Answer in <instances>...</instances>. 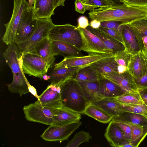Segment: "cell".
I'll list each match as a JSON object with an SVG mask.
<instances>
[{"label": "cell", "instance_id": "obj_19", "mask_svg": "<svg viewBox=\"0 0 147 147\" xmlns=\"http://www.w3.org/2000/svg\"><path fill=\"white\" fill-rule=\"evenodd\" d=\"M81 118L80 113L62 106L57 109L52 125L62 126L78 122Z\"/></svg>", "mask_w": 147, "mask_h": 147}, {"label": "cell", "instance_id": "obj_39", "mask_svg": "<svg viewBox=\"0 0 147 147\" xmlns=\"http://www.w3.org/2000/svg\"><path fill=\"white\" fill-rule=\"evenodd\" d=\"M123 3L126 5L147 9V0H128Z\"/></svg>", "mask_w": 147, "mask_h": 147}, {"label": "cell", "instance_id": "obj_29", "mask_svg": "<svg viewBox=\"0 0 147 147\" xmlns=\"http://www.w3.org/2000/svg\"><path fill=\"white\" fill-rule=\"evenodd\" d=\"M100 76L90 65L83 67L77 71L74 78L78 82L98 80Z\"/></svg>", "mask_w": 147, "mask_h": 147}, {"label": "cell", "instance_id": "obj_40", "mask_svg": "<svg viewBox=\"0 0 147 147\" xmlns=\"http://www.w3.org/2000/svg\"><path fill=\"white\" fill-rule=\"evenodd\" d=\"M122 23L116 21H105L101 22L100 27L113 29L119 32L120 26Z\"/></svg>", "mask_w": 147, "mask_h": 147}, {"label": "cell", "instance_id": "obj_24", "mask_svg": "<svg viewBox=\"0 0 147 147\" xmlns=\"http://www.w3.org/2000/svg\"><path fill=\"white\" fill-rule=\"evenodd\" d=\"M86 28L98 37L105 46L112 51L113 55L119 52L125 50L123 43L98 29L93 28L90 26Z\"/></svg>", "mask_w": 147, "mask_h": 147}, {"label": "cell", "instance_id": "obj_51", "mask_svg": "<svg viewBox=\"0 0 147 147\" xmlns=\"http://www.w3.org/2000/svg\"><path fill=\"white\" fill-rule=\"evenodd\" d=\"M43 78L45 80H48V76H47L46 74H45L43 76Z\"/></svg>", "mask_w": 147, "mask_h": 147}, {"label": "cell", "instance_id": "obj_10", "mask_svg": "<svg viewBox=\"0 0 147 147\" xmlns=\"http://www.w3.org/2000/svg\"><path fill=\"white\" fill-rule=\"evenodd\" d=\"M37 18L32 8L29 7L25 11L18 26L14 42L17 44L28 40L33 33Z\"/></svg>", "mask_w": 147, "mask_h": 147}, {"label": "cell", "instance_id": "obj_14", "mask_svg": "<svg viewBox=\"0 0 147 147\" xmlns=\"http://www.w3.org/2000/svg\"><path fill=\"white\" fill-rule=\"evenodd\" d=\"M119 32L126 51L133 56L141 52L137 37L133 28L129 24H121L119 26Z\"/></svg>", "mask_w": 147, "mask_h": 147}, {"label": "cell", "instance_id": "obj_5", "mask_svg": "<svg viewBox=\"0 0 147 147\" xmlns=\"http://www.w3.org/2000/svg\"><path fill=\"white\" fill-rule=\"evenodd\" d=\"M49 37L52 41L64 42L82 51V42L80 32L76 26L72 25H55L50 31Z\"/></svg>", "mask_w": 147, "mask_h": 147}, {"label": "cell", "instance_id": "obj_16", "mask_svg": "<svg viewBox=\"0 0 147 147\" xmlns=\"http://www.w3.org/2000/svg\"><path fill=\"white\" fill-rule=\"evenodd\" d=\"M83 67H54L48 76L51 84L61 86L67 81L74 78L78 71Z\"/></svg>", "mask_w": 147, "mask_h": 147}, {"label": "cell", "instance_id": "obj_32", "mask_svg": "<svg viewBox=\"0 0 147 147\" xmlns=\"http://www.w3.org/2000/svg\"><path fill=\"white\" fill-rule=\"evenodd\" d=\"M113 99L120 103L125 104H141L143 102L139 93L126 92Z\"/></svg>", "mask_w": 147, "mask_h": 147}, {"label": "cell", "instance_id": "obj_43", "mask_svg": "<svg viewBox=\"0 0 147 147\" xmlns=\"http://www.w3.org/2000/svg\"><path fill=\"white\" fill-rule=\"evenodd\" d=\"M134 80L138 88L147 87V73L142 78Z\"/></svg>", "mask_w": 147, "mask_h": 147}, {"label": "cell", "instance_id": "obj_46", "mask_svg": "<svg viewBox=\"0 0 147 147\" xmlns=\"http://www.w3.org/2000/svg\"><path fill=\"white\" fill-rule=\"evenodd\" d=\"M91 27L95 29H98L101 26V22L96 20H91L89 25Z\"/></svg>", "mask_w": 147, "mask_h": 147}, {"label": "cell", "instance_id": "obj_13", "mask_svg": "<svg viewBox=\"0 0 147 147\" xmlns=\"http://www.w3.org/2000/svg\"><path fill=\"white\" fill-rule=\"evenodd\" d=\"M113 56V55L109 54L90 53L86 56L64 58L60 62L55 64L54 67H84L101 59Z\"/></svg>", "mask_w": 147, "mask_h": 147}, {"label": "cell", "instance_id": "obj_1", "mask_svg": "<svg viewBox=\"0 0 147 147\" xmlns=\"http://www.w3.org/2000/svg\"><path fill=\"white\" fill-rule=\"evenodd\" d=\"M91 20L95 19L100 22L114 21L130 24L147 19V9L126 5L124 3L101 7L90 11L88 13Z\"/></svg>", "mask_w": 147, "mask_h": 147}, {"label": "cell", "instance_id": "obj_36", "mask_svg": "<svg viewBox=\"0 0 147 147\" xmlns=\"http://www.w3.org/2000/svg\"><path fill=\"white\" fill-rule=\"evenodd\" d=\"M113 55L115 60L118 65L127 68L131 55L125 50L119 52Z\"/></svg>", "mask_w": 147, "mask_h": 147}, {"label": "cell", "instance_id": "obj_28", "mask_svg": "<svg viewBox=\"0 0 147 147\" xmlns=\"http://www.w3.org/2000/svg\"><path fill=\"white\" fill-rule=\"evenodd\" d=\"M83 113L103 123H109L113 117L103 109L93 104L88 105Z\"/></svg>", "mask_w": 147, "mask_h": 147}, {"label": "cell", "instance_id": "obj_34", "mask_svg": "<svg viewBox=\"0 0 147 147\" xmlns=\"http://www.w3.org/2000/svg\"><path fill=\"white\" fill-rule=\"evenodd\" d=\"M82 1L86 10L90 11L98 8L108 6L115 4L113 0H83Z\"/></svg>", "mask_w": 147, "mask_h": 147}, {"label": "cell", "instance_id": "obj_37", "mask_svg": "<svg viewBox=\"0 0 147 147\" xmlns=\"http://www.w3.org/2000/svg\"><path fill=\"white\" fill-rule=\"evenodd\" d=\"M98 29L123 44V40L119 32L113 29L102 27H100Z\"/></svg>", "mask_w": 147, "mask_h": 147}, {"label": "cell", "instance_id": "obj_6", "mask_svg": "<svg viewBox=\"0 0 147 147\" xmlns=\"http://www.w3.org/2000/svg\"><path fill=\"white\" fill-rule=\"evenodd\" d=\"M29 7L26 0H13L11 17L9 22L4 24L5 31L2 38L3 41L8 45L14 42L17 28L22 16Z\"/></svg>", "mask_w": 147, "mask_h": 147}, {"label": "cell", "instance_id": "obj_3", "mask_svg": "<svg viewBox=\"0 0 147 147\" xmlns=\"http://www.w3.org/2000/svg\"><path fill=\"white\" fill-rule=\"evenodd\" d=\"M63 107L80 113H83L89 104L78 82L69 79L61 86Z\"/></svg>", "mask_w": 147, "mask_h": 147}, {"label": "cell", "instance_id": "obj_12", "mask_svg": "<svg viewBox=\"0 0 147 147\" xmlns=\"http://www.w3.org/2000/svg\"><path fill=\"white\" fill-rule=\"evenodd\" d=\"M34 103L47 107L58 109L62 107L61 86L50 84Z\"/></svg>", "mask_w": 147, "mask_h": 147}, {"label": "cell", "instance_id": "obj_47", "mask_svg": "<svg viewBox=\"0 0 147 147\" xmlns=\"http://www.w3.org/2000/svg\"><path fill=\"white\" fill-rule=\"evenodd\" d=\"M54 2L55 8L59 6H65L63 0H54Z\"/></svg>", "mask_w": 147, "mask_h": 147}, {"label": "cell", "instance_id": "obj_33", "mask_svg": "<svg viewBox=\"0 0 147 147\" xmlns=\"http://www.w3.org/2000/svg\"><path fill=\"white\" fill-rule=\"evenodd\" d=\"M92 137L88 132L81 131L76 133L74 137L69 141L66 147H78L81 144L89 142Z\"/></svg>", "mask_w": 147, "mask_h": 147}, {"label": "cell", "instance_id": "obj_45", "mask_svg": "<svg viewBox=\"0 0 147 147\" xmlns=\"http://www.w3.org/2000/svg\"><path fill=\"white\" fill-rule=\"evenodd\" d=\"M25 78L28 86L29 92L31 93L35 97L37 98V99H38L39 96L37 94V91L36 89L34 86L31 85L30 84L25 76Z\"/></svg>", "mask_w": 147, "mask_h": 147}, {"label": "cell", "instance_id": "obj_48", "mask_svg": "<svg viewBox=\"0 0 147 147\" xmlns=\"http://www.w3.org/2000/svg\"><path fill=\"white\" fill-rule=\"evenodd\" d=\"M143 47L144 50L142 52H143L147 49V36H144L142 38Z\"/></svg>", "mask_w": 147, "mask_h": 147}, {"label": "cell", "instance_id": "obj_11", "mask_svg": "<svg viewBox=\"0 0 147 147\" xmlns=\"http://www.w3.org/2000/svg\"><path fill=\"white\" fill-rule=\"evenodd\" d=\"M82 124L79 121L62 126L50 125L41 137L47 141H62L67 140L70 136Z\"/></svg>", "mask_w": 147, "mask_h": 147}, {"label": "cell", "instance_id": "obj_44", "mask_svg": "<svg viewBox=\"0 0 147 147\" xmlns=\"http://www.w3.org/2000/svg\"><path fill=\"white\" fill-rule=\"evenodd\" d=\"M138 92L143 103L147 106V87L138 88Z\"/></svg>", "mask_w": 147, "mask_h": 147}, {"label": "cell", "instance_id": "obj_17", "mask_svg": "<svg viewBox=\"0 0 147 147\" xmlns=\"http://www.w3.org/2000/svg\"><path fill=\"white\" fill-rule=\"evenodd\" d=\"M99 93L103 98H113L127 92L120 86L112 81L100 76Z\"/></svg>", "mask_w": 147, "mask_h": 147}, {"label": "cell", "instance_id": "obj_38", "mask_svg": "<svg viewBox=\"0 0 147 147\" xmlns=\"http://www.w3.org/2000/svg\"><path fill=\"white\" fill-rule=\"evenodd\" d=\"M113 122L120 128L123 132L125 140L130 142L131 137V130L130 125L123 123Z\"/></svg>", "mask_w": 147, "mask_h": 147}, {"label": "cell", "instance_id": "obj_21", "mask_svg": "<svg viewBox=\"0 0 147 147\" xmlns=\"http://www.w3.org/2000/svg\"><path fill=\"white\" fill-rule=\"evenodd\" d=\"M53 55H60L64 58L83 56L81 51L72 45L59 40L52 41Z\"/></svg>", "mask_w": 147, "mask_h": 147}, {"label": "cell", "instance_id": "obj_30", "mask_svg": "<svg viewBox=\"0 0 147 147\" xmlns=\"http://www.w3.org/2000/svg\"><path fill=\"white\" fill-rule=\"evenodd\" d=\"M131 130L130 143L133 147H138L147 136V126L129 124Z\"/></svg>", "mask_w": 147, "mask_h": 147}, {"label": "cell", "instance_id": "obj_15", "mask_svg": "<svg viewBox=\"0 0 147 147\" xmlns=\"http://www.w3.org/2000/svg\"><path fill=\"white\" fill-rule=\"evenodd\" d=\"M117 84L127 92L138 93V88L133 76L128 69L119 74L113 72L102 76Z\"/></svg>", "mask_w": 147, "mask_h": 147}, {"label": "cell", "instance_id": "obj_54", "mask_svg": "<svg viewBox=\"0 0 147 147\" xmlns=\"http://www.w3.org/2000/svg\"><path fill=\"white\" fill-rule=\"evenodd\" d=\"M65 0H63V2L64 3H65Z\"/></svg>", "mask_w": 147, "mask_h": 147}, {"label": "cell", "instance_id": "obj_8", "mask_svg": "<svg viewBox=\"0 0 147 147\" xmlns=\"http://www.w3.org/2000/svg\"><path fill=\"white\" fill-rule=\"evenodd\" d=\"M56 109L42 107L35 103L24 106L23 108L27 120L49 125L53 123Z\"/></svg>", "mask_w": 147, "mask_h": 147}, {"label": "cell", "instance_id": "obj_27", "mask_svg": "<svg viewBox=\"0 0 147 147\" xmlns=\"http://www.w3.org/2000/svg\"><path fill=\"white\" fill-rule=\"evenodd\" d=\"M97 71L100 76L113 72L118 73L119 65L113 56L104 58L90 65Z\"/></svg>", "mask_w": 147, "mask_h": 147}, {"label": "cell", "instance_id": "obj_18", "mask_svg": "<svg viewBox=\"0 0 147 147\" xmlns=\"http://www.w3.org/2000/svg\"><path fill=\"white\" fill-rule=\"evenodd\" d=\"M127 68L134 79L142 78L147 73V57L142 52L132 55Z\"/></svg>", "mask_w": 147, "mask_h": 147}, {"label": "cell", "instance_id": "obj_9", "mask_svg": "<svg viewBox=\"0 0 147 147\" xmlns=\"http://www.w3.org/2000/svg\"><path fill=\"white\" fill-rule=\"evenodd\" d=\"M78 28L81 36L82 42V51L89 53L113 55L112 51L107 48L97 36L87 28L84 29L80 28Z\"/></svg>", "mask_w": 147, "mask_h": 147}, {"label": "cell", "instance_id": "obj_4", "mask_svg": "<svg viewBox=\"0 0 147 147\" xmlns=\"http://www.w3.org/2000/svg\"><path fill=\"white\" fill-rule=\"evenodd\" d=\"M55 25L51 18H37L34 30L30 38L27 40L17 44L21 54L31 52L42 40L49 37L50 31Z\"/></svg>", "mask_w": 147, "mask_h": 147}, {"label": "cell", "instance_id": "obj_31", "mask_svg": "<svg viewBox=\"0 0 147 147\" xmlns=\"http://www.w3.org/2000/svg\"><path fill=\"white\" fill-rule=\"evenodd\" d=\"M133 28L139 41L141 52L144 50L142 38L147 36V19L142 20L129 24Z\"/></svg>", "mask_w": 147, "mask_h": 147}, {"label": "cell", "instance_id": "obj_52", "mask_svg": "<svg viewBox=\"0 0 147 147\" xmlns=\"http://www.w3.org/2000/svg\"><path fill=\"white\" fill-rule=\"evenodd\" d=\"M142 52L146 57H147V49Z\"/></svg>", "mask_w": 147, "mask_h": 147}, {"label": "cell", "instance_id": "obj_20", "mask_svg": "<svg viewBox=\"0 0 147 147\" xmlns=\"http://www.w3.org/2000/svg\"><path fill=\"white\" fill-rule=\"evenodd\" d=\"M78 82L89 105L103 99L99 93L98 80Z\"/></svg>", "mask_w": 147, "mask_h": 147}, {"label": "cell", "instance_id": "obj_41", "mask_svg": "<svg viewBox=\"0 0 147 147\" xmlns=\"http://www.w3.org/2000/svg\"><path fill=\"white\" fill-rule=\"evenodd\" d=\"M78 25L77 28H81L82 29H86L89 25L88 18L84 16H81L77 20Z\"/></svg>", "mask_w": 147, "mask_h": 147}, {"label": "cell", "instance_id": "obj_35", "mask_svg": "<svg viewBox=\"0 0 147 147\" xmlns=\"http://www.w3.org/2000/svg\"><path fill=\"white\" fill-rule=\"evenodd\" d=\"M121 111L141 114L147 117V106L141 104H125L121 103Z\"/></svg>", "mask_w": 147, "mask_h": 147}, {"label": "cell", "instance_id": "obj_23", "mask_svg": "<svg viewBox=\"0 0 147 147\" xmlns=\"http://www.w3.org/2000/svg\"><path fill=\"white\" fill-rule=\"evenodd\" d=\"M30 52L43 58L49 68L55 61L52 50V40L49 37L42 40Z\"/></svg>", "mask_w": 147, "mask_h": 147}, {"label": "cell", "instance_id": "obj_22", "mask_svg": "<svg viewBox=\"0 0 147 147\" xmlns=\"http://www.w3.org/2000/svg\"><path fill=\"white\" fill-rule=\"evenodd\" d=\"M105 136L110 146L120 147L126 140L123 132L115 122L111 121L107 127Z\"/></svg>", "mask_w": 147, "mask_h": 147}, {"label": "cell", "instance_id": "obj_49", "mask_svg": "<svg viewBox=\"0 0 147 147\" xmlns=\"http://www.w3.org/2000/svg\"><path fill=\"white\" fill-rule=\"evenodd\" d=\"M120 147H133L130 143V142L126 141L123 143L120 146Z\"/></svg>", "mask_w": 147, "mask_h": 147}, {"label": "cell", "instance_id": "obj_42", "mask_svg": "<svg viewBox=\"0 0 147 147\" xmlns=\"http://www.w3.org/2000/svg\"><path fill=\"white\" fill-rule=\"evenodd\" d=\"M74 4L75 10L77 12L83 14L86 11L85 6L82 3V0H75Z\"/></svg>", "mask_w": 147, "mask_h": 147}, {"label": "cell", "instance_id": "obj_26", "mask_svg": "<svg viewBox=\"0 0 147 147\" xmlns=\"http://www.w3.org/2000/svg\"><path fill=\"white\" fill-rule=\"evenodd\" d=\"M111 121L144 126H147V117L141 114L123 112L113 117Z\"/></svg>", "mask_w": 147, "mask_h": 147}, {"label": "cell", "instance_id": "obj_25", "mask_svg": "<svg viewBox=\"0 0 147 147\" xmlns=\"http://www.w3.org/2000/svg\"><path fill=\"white\" fill-rule=\"evenodd\" d=\"M32 8L38 19L51 18L55 9L54 0H35Z\"/></svg>", "mask_w": 147, "mask_h": 147}, {"label": "cell", "instance_id": "obj_50", "mask_svg": "<svg viewBox=\"0 0 147 147\" xmlns=\"http://www.w3.org/2000/svg\"><path fill=\"white\" fill-rule=\"evenodd\" d=\"M35 0H28V4L30 7L32 8L34 2Z\"/></svg>", "mask_w": 147, "mask_h": 147}, {"label": "cell", "instance_id": "obj_53", "mask_svg": "<svg viewBox=\"0 0 147 147\" xmlns=\"http://www.w3.org/2000/svg\"><path fill=\"white\" fill-rule=\"evenodd\" d=\"M128 0H119V1L121 2H122L123 3H124L125 2L127 1Z\"/></svg>", "mask_w": 147, "mask_h": 147}, {"label": "cell", "instance_id": "obj_2", "mask_svg": "<svg viewBox=\"0 0 147 147\" xmlns=\"http://www.w3.org/2000/svg\"><path fill=\"white\" fill-rule=\"evenodd\" d=\"M3 56L13 74L12 81L7 85L8 90L11 93L19 94L20 97L28 93L29 92L22 67V55L17 44L13 42L8 45Z\"/></svg>", "mask_w": 147, "mask_h": 147}, {"label": "cell", "instance_id": "obj_7", "mask_svg": "<svg viewBox=\"0 0 147 147\" xmlns=\"http://www.w3.org/2000/svg\"><path fill=\"white\" fill-rule=\"evenodd\" d=\"M22 67L24 73L29 76L43 78L49 69L45 59L40 56L31 52L23 53Z\"/></svg>", "mask_w": 147, "mask_h": 147}]
</instances>
